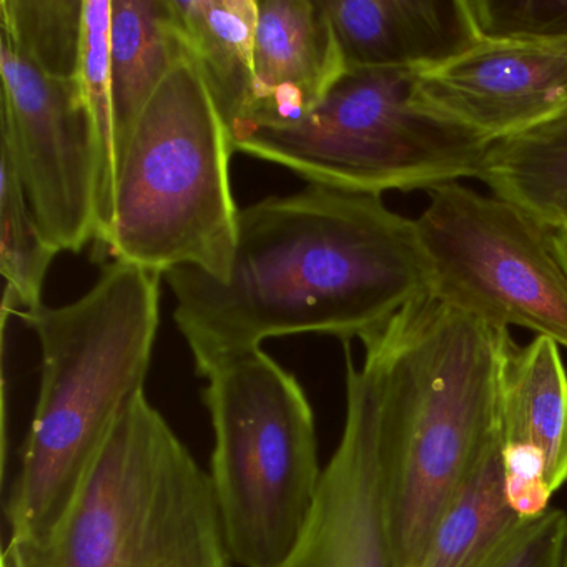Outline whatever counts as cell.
I'll use <instances>...</instances> for the list:
<instances>
[{"instance_id":"cell-1","label":"cell","mask_w":567,"mask_h":567,"mask_svg":"<svg viewBox=\"0 0 567 567\" xmlns=\"http://www.w3.org/2000/svg\"><path fill=\"white\" fill-rule=\"evenodd\" d=\"M165 278L200 377L270 338L363 341L431 290L416 220L383 195L320 184L241 208L224 280L188 267Z\"/></svg>"},{"instance_id":"cell-2","label":"cell","mask_w":567,"mask_h":567,"mask_svg":"<svg viewBox=\"0 0 567 567\" xmlns=\"http://www.w3.org/2000/svg\"><path fill=\"white\" fill-rule=\"evenodd\" d=\"M507 334L426 291L361 341L377 386L394 567H420L437 520L496 434Z\"/></svg>"},{"instance_id":"cell-3","label":"cell","mask_w":567,"mask_h":567,"mask_svg":"<svg viewBox=\"0 0 567 567\" xmlns=\"http://www.w3.org/2000/svg\"><path fill=\"white\" fill-rule=\"evenodd\" d=\"M161 277L112 260L72 303L22 311L41 344V386L8 503V556L51 543L118 414L145 390Z\"/></svg>"},{"instance_id":"cell-4","label":"cell","mask_w":567,"mask_h":567,"mask_svg":"<svg viewBox=\"0 0 567 567\" xmlns=\"http://www.w3.org/2000/svg\"><path fill=\"white\" fill-rule=\"evenodd\" d=\"M9 567H234L210 474L145 390L131 398L48 546Z\"/></svg>"},{"instance_id":"cell-5","label":"cell","mask_w":567,"mask_h":567,"mask_svg":"<svg viewBox=\"0 0 567 567\" xmlns=\"http://www.w3.org/2000/svg\"><path fill=\"white\" fill-rule=\"evenodd\" d=\"M234 142L188 52L132 132L102 245L112 260L165 275L188 267L224 280L234 264L238 210Z\"/></svg>"},{"instance_id":"cell-6","label":"cell","mask_w":567,"mask_h":567,"mask_svg":"<svg viewBox=\"0 0 567 567\" xmlns=\"http://www.w3.org/2000/svg\"><path fill=\"white\" fill-rule=\"evenodd\" d=\"M417 71L353 69L300 121L234 135V151L290 168L308 184L383 195L481 181L494 142L436 114Z\"/></svg>"},{"instance_id":"cell-7","label":"cell","mask_w":567,"mask_h":567,"mask_svg":"<svg viewBox=\"0 0 567 567\" xmlns=\"http://www.w3.org/2000/svg\"><path fill=\"white\" fill-rule=\"evenodd\" d=\"M210 480L235 563L278 567L300 539L323 470L310 401L261 348L207 371Z\"/></svg>"},{"instance_id":"cell-8","label":"cell","mask_w":567,"mask_h":567,"mask_svg":"<svg viewBox=\"0 0 567 567\" xmlns=\"http://www.w3.org/2000/svg\"><path fill=\"white\" fill-rule=\"evenodd\" d=\"M427 197L416 228L431 293L489 327L526 328L567 350V271L553 228L461 182Z\"/></svg>"},{"instance_id":"cell-9","label":"cell","mask_w":567,"mask_h":567,"mask_svg":"<svg viewBox=\"0 0 567 567\" xmlns=\"http://www.w3.org/2000/svg\"><path fill=\"white\" fill-rule=\"evenodd\" d=\"M2 127L39 227L59 251L97 238L99 167L79 81L42 74L0 38Z\"/></svg>"},{"instance_id":"cell-10","label":"cell","mask_w":567,"mask_h":567,"mask_svg":"<svg viewBox=\"0 0 567 567\" xmlns=\"http://www.w3.org/2000/svg\"><path fill=\"white\" fill-rule=\"evenodd\" d=\"M347 360V416L340 443L323 467L310 519L278 567H394L378 456L373 377Z\"/></svg>"},{"instance_id":"cell-11","label":"cell","mask_w":567,"mask_h":567,"mask_svg":"<svg viewBox=\"0 0 567 567\" xmlns=\"http://www.w3.org/2000/svg\"><path fill=\"white\" fill-rule=\"evenodd\" d=\"M421 104L487 141L529 131L567 109V42H480L420 72Z\"/></svg>"},{"instance_id":"cell-12","label":"cell","mask_w":567,"mask_h":567,"mask_svg":"<svg viewBox=\"0 0 567 567\" xmlns=\"http://www.w3.org/2000/svg\"><path fill=\"white\" fill-rule=\"evenodd\" d=\"M257 9L254 109L234 135L300 121L347 72L321 0H257Z\"/></svg>"},{"instance_id":"cell-13","label":"cell","mask_w":567,"mask_h":567,"mask_svg":"<svg viewBox=\"0 0 567 567\" xmlns=\"http://www.w3.org/2000/svg\"><path fill=\"white\" fill-rule=\"evenodd\" d=\"M347 71L446 64L480 44L466 0H321Z\"/></svg>"},{"instance_id":"cell-14","label":"cell","mask_w":567,"mask_h":567,"mask_svg":"<svg viewBox=\"0 0 567 567\" xmlns=\"http://www.w3.org/2000/svg\"><path fill=\"white\" fill-rule=\"evenodd\" d=\"M497 431L504 447H523L543 460L550 493L567 483V370L556 341L536 337L520 347L507 334Z\"/></svg>"},{"instance_id":"cell-15","label":"cell","mask_w":567,"mask_h":567,"mask_svg":"<svg viewBox=\"0 0 567 567\" xmlns=\"http://www.w3.org/2000/svg\"><path fill=\"white\" fill-rule=\"evenodd\" d=\"M188 52L172 0H112L111 91L121 167L138 117Z\"/></svg>"},{"instance_id":"cell-16","label":"cell","mask_w":567,"mask_h":567,"mask_svg":"<svg viewBox=\"0 0 567 567\" xmlns=\"http://www.w3.org/2000/svg\"><path fill=\"white\" fill-rule=\"evenodd\" d=\"M188 51L230 135L250 121L257 0H172Z\"/></svg>"},{"instance_id":"cell-17","label":"cell","mask_w":567,"mask_h":567,"mask_svg":"<svg viewBox=\"0 0 567 567\" xmlns=\"http://www.w3.org/2000/svg\"><path fill=\"white\" fill-rule=\"evenodd\" d=\"M524 523L507 499L496 431L437 520L420 567H489Z\"/></svg>"},{"instance_id":"cell-18","label":"cell","mask_w":567,"mask_h":567,"mask_svg":"<svg viewBox=\"0 0 567 567\" xmlns=\"http://www.w3.org/2000/svg\"><path fill=\"white\" fill-rule=\"evenodd\" d=\"M480 182L553 230L567 227V109L496 142Z\"/></svg>"},{"instance_id":"cell-19","label":"cell","mask_w":567,"mask_h":567,"mask_svg":"<svg viewBox=\"0 0 567 567\" xmlns=\"http://www.w3.org/2000/svg\"><path fill=\"white\" fill-rule=\"evenodd\" d=\"M111 18L112 0L85 2V38L82 52V97L87 109L95 152H97V238L107 237L114 214L115 184L121 172L117 128L111 91Z\"/></svg>"},{"instance_id":"cell-20","label":"cell","mask_w":567,"mask_h":567,"mask_svg":"<svg viewBox=\"0 0 567 567\" xmlns=\"http://www.w3.org/2000/svg\"><path fill=\"white\" fill-rule=\"evenodd\" d=\"M87 0H0V38L42 74L79 81Z\"/></svg>"},{"instance_id":"cell-21","label":"cell","mask_w":567,"mask_h":567,"mask_svg":"<svg viewBox=\"0 0 567 567\" xmlns=\"http://www.w3.org/2000/svg\"><path fill=\"white\" fill-rule=\"evenodd\" d=\"M0 271L25 310L41 307L42 288L61 251L42 234L11 154L0 147Z\"/></svg>"},{"instance_id":"cell-22","label":"cell","mask_w":567,"mask_h":567,"mask_svg":"<svg viewBox=\"0 0 567 567\" xmlns=\"http://www.w3.org/2000/svg\"><path fill=\"white\" fill-rule=\"evenodd\" d=\"M480 42H567V0H466Z\"/></svg>"},{"instance_id":"cell-23","label":"cell","mask_w":567,"mask_h":567,"mask_svg":"<svg viewBox=\"0 0 567 567\" xmlns=\"http://www.w3.org/2000/svg\"><path fill=\"white\" fill-rule=\"evenodd\" d=\"M567 513L549 507L526 520L489 567H566Z\"/></svg>"},{"instance_id":"cell-24","label":"cell","mask_w":567,"mask_h":567,"mask_svg":"<svg viewBox=\"0 0 567 567\" xmlns=\"http://www.w3.org/2000/svg\"><path fill=\"white\" fill-rule=\"evenodd\" d=\"M554 244H556L557 255H559L560 264L567 271V227L554 230Z\"/></svg>"},{"instance_id":"cell-25","label":"cell","mask_w":567,"mask_h":567,"mask_svg":"<svg viewBox=\"0 0 567 567\" xmlns=\"http://www.w3.org/2000/svg\"><path fill=\"white\" fill-rule=\"evenodd\" d=\"M0 567H9L8 563H6V560H4V557H2V566H0Z\"/></svg>"},{"instance_id":"cell-26","label":"cell","mask_w":567,"mask_h":567,"mask_svg":"<svg viewBox=\"0 0 567 567\" xmlns=\"http://www.w3.org/2000/svg\"><path fill=\"white\" fill-rule=\"evenodd\" d=\"M567 567V566H566Z\"/></svg>"}]
</instances>
